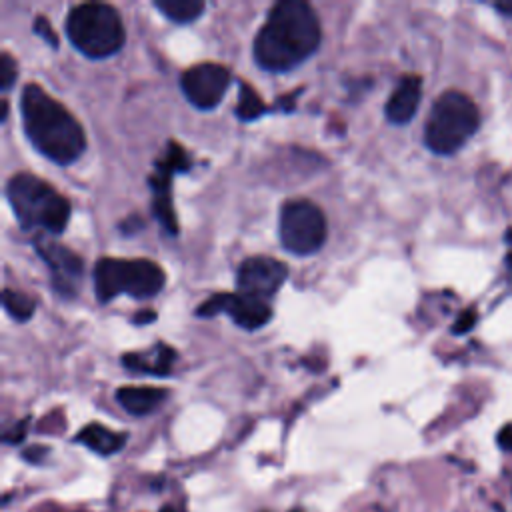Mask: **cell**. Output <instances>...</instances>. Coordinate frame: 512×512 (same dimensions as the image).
I'll use <instances>...</instances> for the list:
<instances>
[{"mask_svg": "<svg viewBox=\"0 0 512 512\" xmlns=\"http://www.w3.org/2000/svg\"><path fill=\"white\" fill-rule=\"evenodd\" d=\"M322 42V28L308 2H276L254 38V60L266 72H288L308 60Z\"/></svg>", "mask_w": 512, "mask_h": 512, "instance_id": "cell-1", "label": "cell"}, {"mask_svg": "<svg viewBox=\"0 0 512 512\" xmlns=\"http://www.w3.org/2000/svg\"><path fill=\"white\" fill-rule=\"evenodd\" d=\"M22 124L30 144L56 164H72L86 148L80 122L42 86L26 84L20 96Z\"/></svg>", "mask_w": 512, "mask_h": 512, "instance_id": "cell-2", "label": "cell"}, {"mask_svg": "<svg viewBox=\"0 0 512 512\" xmlns=\"http://www.w3.org/2000/svg\"><path fill=\"white\" fill-rule=\"evenodd\" d=\"M6 196L24 230L44 228L48 234H62L70 220V202L42 178L20 172L6 184Z\"/></svg>", "mask_w": 512, "mask_h": 512, "instance_id": "cell-3", "label": "cell"}, {"mask_svg": "<svg viewBox=\"0 0 512 512\" xmlns=\"http://www.w3.org/2000/svg\"><path fill=\"white\" fill-rule=\"evenodd\" d=\"M480 112L474 100L460 90L442 92L428 114L424 144L440 156L458 152L478 130Z\"/></svg>", "mask_w": 512, "mask_h": 512, "instance_id": "cell-4", "label": "cell"}, {"mask_svg": "<svg viewBox=\"0 0 512 512\" xmlns=\"http://www.w3.org/2000/svg\"><path fill=\"white\" fill-rule=\"evenodd\" d=\"M66 36L78 52L92 60L116 54L126 40L118 10L100 2L74 6L66 18Z\"/></svg>", "mask_w": 512, "mask_h": 512, "instance_id": "cell-5", "label": "cell"}, {"mask_svg": "<svg viewBox=\"0 0 512 512\" xmlns=\"http://www.w3.org/2000/svg\"><path fill=\"white\" fill-rule=\"evenodd\" d=\"M164 282V270L150 260L100 258L94 266V290L100 302L122 292L140 300L152 298L164 288Z\"/></svg>", "mask_w": 512, "mask_h": 512, "instance_id": "cell-6", "label": "cell"}, {"mask_svg": "<svg viewBox=\"0 0 512 512\" xmlns=\"http://www.w3.org/2000/svg\"><path fill=\"white\" fill-rule=\"evenodd\" d=\"M280 242L296 254L308 256L322 248L326 240V218L322 210L310 200H288L280 210Z\"/></svg>", "mask_w": 512, "mask_h": 512, "instance_id": "cell-7", "label": "cell"}, {"mask_svg": "<svg viewBox=\"0 0 512 512\" xmlns=\"http://www.w3.org/2000/svg\"><path fill=\"white\" fill-rule=\"evenodd\" d=\"M230 80V70L222 64L200 62L182 74L180 86L192 106L200 110H212L220 104L224 92L230 86Z\"/></svg>", "mask_w": 512, "mask_h": 512, "instance_id": "cell-8", "label": "cell"}, {"mask_svg": "<svg viewBox=\"0 0 512 512\" xmlns=\"http://www.w3.org/2000/svg\"><path fill=\"white\" fill-rule=\"evenodd\" d=\"M190 168V160L182 146L178 142H170L166 156L156 162V170L150 176V186L154 192V216L158 222L166 228L168 234H178V224L176 216L172 210V198H170V182L172 174L186 172Z\"/></svg>", "mask_w": 512, "mask_h": 512, "instance_id": "cell-9", "label": "cell"}, {"mask_svg": "<svg viewBox=\"0 0 512 512\" xmlns=\"http://www.w3.org/2000/svg\"><path fill=\"white\" fill-rule=\"evenodd\" d=\"M288 278V266L270 256H250L238 266V294L266 302Z\"/></svg>", "mask_w": 512, "mask_h": 512, "instance_id": "cell-10", "label": "cell"}, {"mask_svg": "<svg viewBox=\"0 0 512 512\" xmlns=\"http://www.w3.org/2000/svg\"><path fill=\"white\" fill-rule=\"evenodd\" d=\"M198 316H218L228 314L240 328L244 330H258L268 324L272 310L266 302L244 296V294H216L208 300H204L198 310Z\"/></svg>", "mask_w": 512, "mask_h": 512, "instance_id": "cell-11", "label": "cell"}, {"mask_svg": "<svg viewBox=\"0 0 512 512\" xmlns=\"http://www.w3.org/2000/svg\"><path fill=\"white\" fill-rule=\"evenodd\" d=\"M34 248H36L38 256L50 268L54 290L66 298H72L76 294V286H78V280L82 278V270H84L80 256L74 254L72 250H68L66 246H62L54 240H48L42 234L36 236Z\"/></svg>", "mask_w": 512, "mask_h": 512, "instance_id": "cell-12", "label": "cell"}, {"mask_svg": "<svg viewBox=\"0 0 512 512\" xmlns=\"http://www.w3.org/2000/svg\"><path fill=\"white\" fill-rule=\"evenodd\" d=\"M420 98H422V78L416 74L402 76L384 106L386 118L392 124L410 122L420 106Z\"/></svg>", "mask_w": 512, "mask_h": 512, "instance_id": "cell-13", "label": "cell"}, {"mask_svg": "<svg viewBox=\"0 0 512 512\" xmlns=\"http://www.w3.org/2000/svg\"><path fill=\"white\" fill-rule=\"evenodd\" d=\"M166 396H168L166 390L152 388V386H124L116 390L118 404L134 416L150 414L164 402Z\"/></svg>", "mask_w": 512, "mask_h": 512, "instance_id": "cell-14", "label": "cell"}, {"mask_svg": "<svg viewBox=\"0 0 512 512\" xmlns=\"http://www.w3.org/2000/svg\"><path fill=\"white\" fill-rule=\"evenodd\" d=\"M176 358V352L166 346L158 344L150 352L144 354H126L122 356V364L132 372H144L154 376H166L172 368V362Z\"/></svg>", "mask_w": 512, "mask_h": 512, "instance_id": "cell-15", "label": "cell"}, {"mask_svg": "<svg viewBox=\"0 0 512 512\" xmlns=\"http://www.w3.org/2000/svg\"><path fill=\"white\" fill-rule=\"evenodd\" d=\"M76 442L84 444L86 448H90V450L96 452V454L110 456V454L118 452V450L124 446L126 436L120 434V432L108 430V428L102 426V424H88V426H84V428L76 434Z\"/></svg>", "mask_w": 512, "mask_h": 512, "instance_id": "cell-16", "label": "cell"}, {"mask_svg": "<svg viewBox=\"0 0 512 512\" xmlns=\"http://www.w3.org/2000/svg\"><path fill=\"white\" fill-rule=\"evenodd\" d=\"M154 6L176 24H188L196 20L206 8V4L200 0H156Z\"/></svg>", "mask_w": 512, "mask_h": 512, "instance_id": "cell-17", "label": "cell"}, {"mask_svg": "<svg viewBox=\"0 0 512 512\" xmlns=\"http://www.w3.org/2000/svg\"><path fill=\"white\" fill-rule=\"evenodd\" d=\"M264 112H266V106L258 96V92L250 84L240 82V100L236 106V116L244 122H250L260 118Z\"/></svg>", "mask_w": 512, "mask_h": 512, "instance_id": "cell-18", "label": "cell"}, {"mask_svg": "<svg viewBox=\"0 0 512 512\" xmlns=\"http://www.w3.org/2000/svg\"><path fill=\"white\" fill-rule=\"evenodd\" d=\"M2 304H4L6 312L18 322H26L36 310V304L30 296H26L18 290H12V288L2 290Z\"/></svg>", "mask_w": 512, "mask_h": 512, "instance_id": "cell-19", "label": "cell"}, {"mask_svg": "<svg viewBox=\"0 0 512 512\" xmlns=\"http://www.w3.org/2000/svg\"><path fill=\"white\" fill-rule=\"evenodd\" d=\"M16 62L12 60V56L8 52H2L0 56V88L4 92H8L16 80Z\"/></svg>", "mask_w": 512, "mask_h": 512, "instance_id": "cell-20", "label": "cell"}, {"mask_svg": "<svg viewBox=\"0 0 512 512\" xmlns=\"http://www.w3.org/2000/svg\"><path fill=\"white\" fill-rule=\"evenodd\" d=\"M34 32L38 34V36H42L44 38V42L46 44H50V48H58V36H56V32L52 30V26H50V22L40 14V16H36V20H34Z\"/></svg>", "mask_w": 512, "mask_h": 512, "instance_id": "cell-21", "label": "cell"}, {"mask_svg": "<svg viewBox=\"0 0 512 512\" xmlns=\"http://www.w3.org/2000/svg\"><path fill=\"white\" fill-rule=\"evenodd\" d=\"M474 324H476V310L468 308V310H464V312L458 316L456 324L452 326V332H454V334H464V332H468Z\"/></svg>", "mask_w": 512, "mask_h": 512, "instance_id": "cell-22", "label": "cell"}, {"mask_svg": "<svg viewBox=\"0 0 512 512\" xmlns=\"http://www.w3.org/2000/svg\"><path fill=\"white\" fill-rule=\"evenodd\" d=\"M496 440H498V446H500L502 450H508V452L512 450V422L500 428Z\"/></svg>", "mask_w": 512, "mask_h": 512, "instance_id": "cell-23", "label": "cell"}, {"mask_svg": "<svg viewBox=\"0 0 512 512\" xmlns=\"http://www.w3.org/2000/svg\"><path fill=\"white\" fill-rule=\"evenodd\" d=\"M154 318H156L154 312H138V314L134 316V322H136V324H148V322H154Z\"/></svg>", "mask_w": 512, "mask_h": 512, "instance_id": "cell-24", "label": "cell"}, {"mask_svg": "<svg viewBox=\"0 0 512 512\" xmlns=\"http://www.w3.org/2000/svg\"><path fill=\"white\" fill-rule=\"evenodd\" d=\"M496 10H500L506 16H512V2H504V4H496Z\"/></svg>", "mask_w": 512, "mask_h": 512, "instance_id": "cell-25", "label": "cell"}, {"mask_svg": "<svg viewBox=\"0 0 512 512\" xmlns=\"http://www.w3.org/2000/svg\"><path fill=\"white\" fill-rule=\"evenodd\" d=\"M6 114H8V102L4 100L2 102V120H6Z\"/></svg>", "mask_w": 512, "mask_h": 512, "instance_id": "cell-26", "label": "cell"}, {"mask_svg": "<svg viewBox=\"0 0 512 512\" xmlns=\"http://www.w3.org/2000/svg\"><path fill=\"white\" fill-rule=\"evenodd\" d=\"M160 512H176V510H174V508H172V506H164V508H162V510H160Z\"/></svg>", "mask_w": 512, "mask_h": 512, "instance_id": "cell-27", "label": "cell"}, {"mask_svg": "<svg viewBox=\"0 0 512 512\" xmlns=\"http://www.w3.org/2000/svg\"><path fill=\"white\" fill-rule=\"evenodd\" d=\"M292 512H302V510H292Z\"/></svg>", "mask_w": 512, "mask_h": 512, "instance_id": "cell-28", "label": "cell"}]
</instances>
